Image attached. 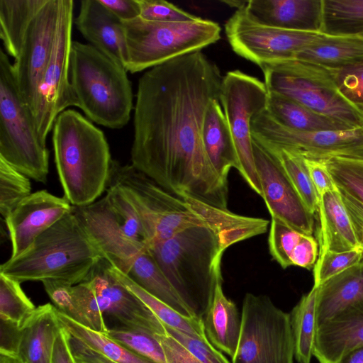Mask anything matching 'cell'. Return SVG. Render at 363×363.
<instances>
[{
  "instance_id": "obj_1",
  "label": "cell",
  "mask_w": 363,
  "mask_h": 363,
  "mask_svg": "<svg viewBox=\"0 0 363 363\" xmlns=\"http://www.w3.org/2000/svg\"><path fill=\"white\" fill-rule=\"evenodd\" d=\"M223 77L201 51L146 71L139 79L131 165L165 190L227 208L228 184L205 150L202 130Z\"/></svg>"
},
{
  "instance_id": "obj_2",
  "label": "cell",
  "mask_w": 363,
  "mask_h": 363,
  "mask_svg": "<svg viewBox=\"0 0 363 363\" xmlns=\"http://www.w3.org/2000/svg\"><path fill=\"white\" fill-rule=\"evenodd\" d=\"M242 240L234 234L196 226L153 243L149 250L194 317L203 320L222 283V256Z\"/></svg>"
},
{
  "instance_id": "obj_3",
  "label": "cell",
  "mask_w": 363,
  "mask_h": 363,
  "mask_svg": "<svg viewBox=\"0 0 363 363\" xmlns=\"http://www.w3.org/2000/svg\"><path fill=\"white\" fill-rule=\"evenodd\" d=\"M52 130L64 197L74 207L96 201L108 187L113 162L104 133L71 108L59 114Z\"/></svg>"
},
{
  "instance_id": "obj_4",
  "label": "cell",
  "mask_w": 363,
  "mask_h": 363,
  "mask_svg": "<svg viewBox=\"0 0 363 363\" xmlns=\"http://www.w3.org/2000/svg\"><path fill=\"white\" fill-rule=\"evenodd\" d=\"M103 255L72 211L0 267L19 282L84 281Z\"/></svg>"
},
{
  "instance_id": "obj_5",
  "label": "cell",
  "mask_w": 363,
  "mask_h": 363,
  "mask_svg": "<svg viewBox=\"0 0 363 363\" xmlns=\"http://www.w3.org/2000/svg\"><path fill=\"white\" fill-rule=\"evenodd\" d=\"M124 66L90 44L72 43L69 78L79 107L94 123L111 129L127 125L133 108L131 83Z\"/></svg>"
},
{
  "instance_id": "obj_6",
  "label": "cell",
  "mask_w": 363,
  "mask_h": 363,
  "mask_svg": "<svg viewBox=\"0 0 363 363\" xmlns=\"http://www.w3.org/2000/svg\"><path fill=\"white\" fill-rule=\"evenodd\" d=\"M72 211L103 257L128 274L135 259L151 242L136 211L121 190L108 184L100 199Z\"/></svg>"
},
{
  "instance_id": "obj_7",
  "label": "cell",
  "mask_w": 363,
  "mask_h": 363,
  "mask_svg": "<svg viewBox=\"0 0 363 363\" xmlns=\"http://www.w3.org/2000/svg\"><path fill=\"white\" fill-rule=\"evenodd\" d=\"M125 69L134 74L190 54L220 38V26L200 17L182 23H160L140 17L124 21Z\"/></svg>"
},
{
  "instance_id": "obj_8",
  "label": "cell",
  "mask_w": 363,
  "mask_h": 363,
  "mask_svg": "<svg viewBox=\"0 0 363 363\" xmlns=\"http://www.w3.org/2000/svg\"><path fill=\"white\" fill-rule=\"evenodd\" d=\"M259 67L268 91L290 98L351 128H363V111L340 93L328 69L295 58Z\"/></svg>"
},
{
  "instance_id": "obj_9",
  "label": "cell",
  "mask_w": 363,
  "mask_h": 363,
  "mask_svg": "<svg viewBox=\"0 0 363 363\" xmlns=\"http://www.w3.org/2000/svg\"><path fill=\"white\" fill-rule=\"evenodd\" d=\"M0 158L38 182L45 183L49 150L36 132L33 115L23 101L13 64L0 49Z\"/></svg>"
},
{
  "instance_id": "obj_10",
  "label": "cell",
  "mask_w": 363,
  "mask_h": 363,
  "mask_svg": "<svg viewBox=\"0 0 363 363\" xmlns=\"http://www.w3.org/2000/svg\"><path fill=\"white\" fill-rule=\"evenodd\" d=\"M290 314L267 295L245 294L241 331L232 363H294Z\"/></svg>"
},
{
  "instance_id": "obj_11",
  "label": "cell",
  "mask_w": 363,
  "mask_h": 363,
  "mask_svg": "<svg viewBox=\"0 0 363 363\" xmlns=\"http://www.w3.org/2000/svg\"><path fill=\"white\" fill-rule=\"evenodd\" d=\"M268 90L264 82L240 70L223 77L220 102L235 146L239 167L238 171L261 196L262 189L256 170L251 123L253 118L267 109Z\"/></svg>"
},
{
  "instance_id": "obj_12",
  "label": "cell",
  "mask_w": 363,
  "mask_h": 363,
  "mask_svg": "<svg viewBox=\"0 0 363 363\" xmlns=\"http://www.w3.org/2000/svg\"><path fill=\"white\" fill-rule=\"evenodd\" d=\"M73 9L72 0H60L52 51L32 110L36 132L45 145L59 114L69 106H75L69 78V56L73 42Z\"/></svg>"
},
{
  "instance_id": "obj_13",
  "label": "cell",
  "mask_w": 363,
  "mask_h": 363,
  "mask_svg": "<svg viewBox=\"0 0 363 363\" xmlns=\"http://www.w3.org/2000/svg\"><path fill=\"white\" fill-rule=\"evenodd\" d=\"M251 133L252 138L260 143L292 150L306 158L363 160V128L298 131L278 123L266 109L253 118Z\"/></svg>"
},
{
  "instance_id": "obj_14",
  "label": "cell",
  "mask_w": 363,
  "mask_h": 363,
  "mask_svg": "<svg viewBox=\"0 0 363 363\" xmlns=\"http://www.w3.org/2000/svg\"><path fill=\"white\" fill-rule=\"evenodd\" d=\"M225 31L233 50L259 67L294 58L322 33L286 30L259 23L248 16L245 6L236 9L229 18Z\"/></svg>"
},
{
  "instance_id": "obj_15",
  "label": "cell",
  "mask_w": 363,
  "mask_h": 363,
  "mask_svg": "<svg viewBox=\"0 0 363 363\" xmlns=\"http://www.w3.org/2000/svg\"><path fill=\"white\" fill-rule=\"evenodd\" d=\"M110 267L111 263L103 257L84 281L93 294L105 323L108 319L113 320V328H126L156 335L166 333L164 324L113 276Z\"/></svg>"
},
{
  "instance_id": "obj_16",
  "label": "cell",
  "mask_w": 363,
  "mask_h": 363,
  "mask_svg": "<svg viewBox=\"0 0 363 363\" xmlns=\"http://www.w3.org/2000/svg\"><path fill=\"white\" fill-rule=\"evenodd\" d=\"M60 0H47L30 22L13 70L19 94L32 113L56 33Z\"/></svg>"
},
{
  "instance_id": "obj_17",
  "label": "cell",
  "mask_w": 363,
  "mask_h": 363,
  "mask_svg": "<svg viewBox=\"0 0 363 363\" xmlns=\"http://www.w3.org/2000/svg\"><path fill=\"white\" fill-rule=\"evenodd\" d=\"M252 150L261 196L271 218L312 235L314 215L301 199L277 158L253 138Z\"/></svg>"
},
{
  "instance_id": "obj_18",
  "label": "cell",
  "mask_w": 363,
  "mask_h": 363,
  "mask_svg": "<svg viewBox=\"0 0 363 363\" xmlns=\"http://www.w3.org/2000/svg\"><path fill=\"white\" fill-rule=\"evenodd\" d=\"M72 208L65 197L55 196L46 190L35 191L26 197L5 218L12 247L11 257L22 253Z\"/></svg>"
},
{
  "instance_id": "obj_19",
  "label": "cell",
  "mask_w": 363,
  "mask_h": 363,
  "mask_svg": "<svg viewBox=\"0 0 363 363\" xmlns=\"http://www.w3.org/2000/svg\"><path fill=\"white\" fill-rule=\"evenodd\" d=\"M74 23L91 45L125 66L127 52L123 23L99 0L81 1Z\"/></svg>"
},
{
  "instance_id": "obj_20",
  "label": "cell",
  "mask_w": 363,
  "mask_h": 363,
  "mask_svg": "<svg viewBox=\"0 0 363 363\" xmlns=\"http://www.w3.org/2000/svg\"><path fill=\"white\" fill-rule=\"evenodd\" d=\"M245 9L252 20L263 25L321 33L322 0H250Z\"/></svg>"
},
{
  "instance_id": "obj_21",
  "label": "cell",
  "mask_w": 363,
  "mask_h": 363,
  "mask_svg": "<svg viewBox=\"0 0 363 363\" xmlns=\"http://www.w3.org/2000/svg\"><path fill=\"white\" fill-rule=\"evenodd\" d=\"M363 345V302L342 311L317 327L313 355L320 363H336Z\"/></svg>"
},
{
  "instance_id": "obj_22",
  "label": "cell",
  "mask_w": 363,
  "mask_h": 363,
  "mask_svg": "<svg viewBox=\"0 0 363 363\" xmlns=\"http://www.w3.org/2000/svg\"><path fill=\"white\" fill-rule=\"evenodd\" d=\"M18 356L23 363H51L62 327L57 310L50 303L35 308L22 325Z\"/></svg>"
},
{
  "instance_id": "obj_23",
  "label": "cell",
  "mask_w": 363,
  "mask_h": 363,
  "mask_svg": "<svg viewBox=\"0 0 363 363\" xmlns=\"http://www.w3.org/2000/svg\"><path fill=\"white\" fill-rule=\"evenodd\" d=\"M363 302V262L353 266L318 286L317 327L347 308Z\"/></svg>"
},
{
  "instance_id": "obj_24",
  "label": "cell",
  "mask_w": 363,
  "mask_h": 363,
  "mask_svg": "<svg viewBox=\"0 0 363 363\" xmlns=\"http://www.w3.org/2000/svg\"><path fill=\"white\" fill-rule=\"evenodd\" d=\"M320 250L336 252L359 248L339 190L324 194L319 199Z\"/></svg>"
},
{
  "instance_id": "obj_25",
  "label": "cell",
  "mask_w": 363,
  "mask_h": 363,
  "mask_svg": "<svg viewBox=\"0 0 363 363\" xmlns=\"http://www.w3.org/2000/svg\"><path fill=\"white\" fill-rule=\"evenodd\" d=\"M202 139L207 155L224 179L232 168L238 169V155L220 100H212L204 116Z\"/></svg>"
},
{
  "instance_id": "obj_26",
  "label": "cell",
  "mask_w": 363,
  "mask_h": 363,
  "mask_svg": "<svg viewBox=\"0 0 363 363\" xmlns=\"http://www.w3.org/2000/svg\"><path fill=\"white\" fill-rule=\"evenodd\" d=\"M294 58L330 69L361 65H363V37L322 33L315 42L298 52Z\"/></svg>"
},
{
  "instance_id": "obj_27",
  "label": "cell",
  "mask_w": 363,
  "mask_h": 363,
  "mask_svg": "<svg viewBox=\"0 0 363 363\" xmlns=\"http://www.w3.org/2000/svg\"><path fill=\"white\" fill-rule=\"evenodd\" d=\"M203 321L209 342L232 359L239 342L241 318L236 305L224 294L222 283L217 285L212 303Z\"/></svg>"
},
{
  "instance_id": "obj_28",
  "label": "cell",
  "mask_w": 363,
  "mask_h": 363,
  "mask_svg": "<svg viewBox=\"0 0 363 363\" xmlns=\"http://www.w3.org/2000/svg\"><path fill=\"white\" fill-rule=\"evenodd\" d=\"M267 111L278 123L294 130L313 132L352 129L274 91H268Z\"/></svg>"
},
{
  "instance_id": "obj_29",
  "label": "cell",
  "mask_w": 363,
  "mask_h": 363,
  "mask_svg": "<svg viewBox=\"0 0 363 363\" xmlns=\"http://www.w3.org/2000/svg\"><path fill=\"white\" fill-rule=\"evenodd\" d=\"M127 275L147 293L179 313L188 318L194 317L163 274L149 249L135 259Z\"/></svg>"
},
{
  "instance_id": "obj_30",
  "label": "cell",
  "mask_w": 363,
  "mask_h": 363,
  "mask_svg": "<svg viewBox=\"0 0 363 363\" xmlns=\"http://www.w3.org/2000/svg\"><path fill=\"white\" fill-rule=\"evenodd\" d=\"M47 0H0V38L7 55L16 59L28 26Z\"/></svg>"
},
{
  "instance_id": "obj_31",
  "label": "cell",
  "mask_w": 363,
  "mask_h": 363,
  "mask_svg": "<svg viewBox=\"0 0 363 363\" xmlns=\"http://www.w3.org/2000/svg\"><path fill=\"white\" fill-rule=\"evenodd\" d=\"M110 269L113 276L128 290L138 297L164 325L187 333L195 337L208 339L205 333L203 320L182 315L164 302L147 293L134 282L126 274L121 272L111 264Z\"/></svg>"
},
{
  "instance_id": "obj_32",
  "label": "cell",
  "mask_w": 363,
  "mask_h": 363,
  "mask_svg": "<svg viewBox=\"0 0 363 363\" xmlns=\"http://www.w3.org/2000/svg\"><path fill=\"white\" fill-rule=\"evenodd\" d=\"M318 287L304 294L293 308L291 325L294 340V357L299 363H311L313 355L316 322Z\"/></svg>"
},
{
  "instance_id": "obj_33",
  "label": "cell",
  "mask_w": 363,
  "mask_h": 363,
  "mask_svg": "<svg viewBox=\"0 0 363 363\" xmlns=\"http://www.w3.org/2000/svg\"><path fill=\"white\" fill-rule=\"evenodd\" d=\"M57 317L61 327L67 333L113 362L116 363H156L128 350L108 337L106 333L94 330L74 322L58 310Z\"/></svg>"
},
{
  "instance_id": "obj_34",
  "label": "cell",
  "mask_w": 363,
  "mask_h": 363,
  "mask_svg": "<svg viewBox=\"0 0 363 363\" xmlns=\"http://www.w3.org/2000/svg\"><path fill=\"white\" fill-rule=\"evenodd\" d=\"M321 33L333 35L363 34V0H322Z\"/></svg>"
},
{
  "instance_id": "obj_35",
  "label": "cell",
  "mask_w": 363,
  "mask_h": 363,
  "mask_svg": "<svg viewBox=\"0 0 363 363\" xmlns=\"http://www.w3.org/2000/svg\"><path fill=\"white\" fill-rule=\"evenodd\" d=\"M259 143L277 158L301 199L308 209L315 215L318 209L319 198L312 182L304 157L290 149Z\"/></svg>"
},
{
  "instance_id": "obj_36",
  "label": "cell",
  "mask_w": 363,
  "mask_h": 363,
  "mask_svg": "<svg viewBox=\"0 0 363 363\" xmlns=\"http://www.w3.org/2000/svg\"><path fill=\"white\" fill-rule=\"evenodd\" d=\"M35 308L22 289L21 282L0 273V317L22 326Z\"/></svg>"
},
{
  "instance_id": "obj_37",
  "label": "cell",
  "mask_w": 363,
  "mask_h": 363,
  "mask_svg": "<svg viewBox=\"0 0 363 363\" xmlns=\"http://www.w3.org/2000/svg\"><path fill=\"white\" fill-rule=\"evenodd\" d=\"M107 335L131 352L156 363H167L158 335L126 328L108 329Z\"/></svg>"
},
{
  "instance_id": "obj_38",
  "label": "cell",
  "mask_w": 363,
  "mask_h": 363,
  "mask_svg": "<svg viewBox=\"0 0 363 363\" xmlns=\"http://www.w3.org/2000/svg\"><path fill=\"white\" fill-rule=\"evenodd\" d=\"M30 178L0 158V213L4 219L30 195Z\"/></svg>"
},
{
  "instance_id": "obj_39",
  "label": "cell",
  "mask_w": 363,
  "mask_h": 363,
  "mask_svg": "<svg viewBox=\"0 0 363 363\" xmlns=\"http://www.w3.org/2000/svg\"><path fill=\"white\" fill-rule=\"evenodd\" d=\"M323 162L337 189L363 204V160L333 157Z\"/></svg>"
},
{
  "instance_id": "obj_40",
  "label": "cell",
  "mask_w": 363,
  "mask_h": 363,
  "mask_svg": "<svg viewBox=\"0 0 363 363\" xmlns=\"http://www.w3.org/2000/svg\"><path fill=\"white\" fill-rule=\"evenodd\" d=\"M55 307L74 322L91 329V325L75 292L74 285L57 281L42 282Z\"/></svg>"
},
{
  "instance_id": "obj_41",
  "label": "cell",
  "mask_w": 363,
  "mask_h": 363,
  "mask_svg": "<svg viewBox=\"0 0 363 363\" xmlns=\"http://www.w3.org/2000/svg\"><path fill=\"white\" fill-rule=\"evenodd\" d=\"M303 235L279 220L271 219L268 237L269 250L283 269L291 266V256Z\"/></svg>"
},
{
  "instance_id": "obj_42",
  "label": "cell",
  "mask_w": 363,
  "mask_h": 363,
  "mask_svg": "<svg viewBox=\"0 0 363 363\" xmlns=\"http://www.w3.org/2000/svg\"><path fill=\"white\" fill-rule=\"evenodd\" d=\"M363 262V251L360 248L336 252H319L314 266V286L318 287L327 280Z\"/></svg>"
},
{
  "instance_id": "obj_43",
  "label": "cell",
  "mask_w": 363,
  "mask_h": 363,
  "mask_svg": "<svg viewBox=\"0 0 363 363\" xmlns=\"http://www.w3.org/2000/svg\"><path fill=\"white\" fill-rule=\"evenodd\" d=\"M139 17L145 21L160 23H182L196 21L192 15L175 5L163 0H137Z\"/></svg>"
},
{
  "instance_id": "obj_44",
  "label": "cell",
  "mask_w": 363,
  "mask_h": 363,
  "mask_svg": "<svg viewBox=\"0 0 363 363\" xmlns=\"http://www.w3.org/2000/svg\"><path fill=\"white\" fill-rule=\"evenodd\" d=\"M164 328L167 333L174 337L201 362L230 363L220 352L213 346L208 339L195 337L167 325H164Z\"/></svg>"
},
{
  "instance_id": "obj_45",
  "label": "cell",
  "mask_w": 363,
  "mask_h": 363,
  "mask_svg": "<svg viewBox=\"0 0 363 363\" xmlns=\"http://www.w3.org/2000/svg\"><path fill=\"white\" fill-rule=\"evenodd\" d=\"M328 69L340 93L363 111V65L342 69Z\"/></svg>"
},
{
  "instance_id": "obj_46",
  "label": "cell",
  "mask_w": 363,
  "mask_h": 363,
  "mask_svg": "<svg viewBox=\"0 0 363 363\" xmlns=\"http://www.w3.org/2000/svg\"><path fill=\"white\" fill-rule=\"evenodd\" d=\"M304 159L319 199L324 194L338 189L323 160Z\"/></svg>"
},
{
  "instance_id": "obj_47",
  "label": "cell",
  "mask_w": 363,
  "mask_h": 363,
  "mask_svg": "<svg viewBox=\"0 0 363 363\" xmlns=\"http://www.w3.org/2000/svg\"><path fill=\"white\" fill-rule=\"evenodd\" d=\"M318 255L317 240L313 235L304 234L291 256V266L311 269L315 266Z\"/></svg>"
},
{
  "instance_id": "obj_48",
  "label": "cell",
  "mask_w": 363,
  "mask_h": 363,
  "mask_svg": "<svg viewBox=\"0 0 363 363\" xmlns=\"http://www.w3.org/2000/svg\"><path fill=\"white\" fill-rule=\"evenodd\" d=\"M22 333L18 323L0 317V352L18 355Z\"/></svg>"
},
{
  "instance_id": "obj_49",
  "label": "cell",
  "mask_w": 363,
  "mask_h": 363,
  "mask_svg": "<svg viewBox=\"0 0 363 363\" xmlns=\"http://www.w3.org/2000/svg\"><path fill=\"white\" fill-rule=\"evenodd\" d=\"M167 363H203L168 333L158 335Z\"/></svg>"
},
{
  "instance_id": "obj_50",
  "label": "cell",
  "mask_w": 363,
  "mask_h": 363,
  "mask_svg": "<svg viewBox=\"0 0 363 363\" xmlns=\"http://www.w3.org/2000/svg\"><path fill=\"white\" fill-rule=\"evenodd\" d=\"M338 190L351 220L359 247L363 251V204L344 191Z\"/></svg>"
},
{
  "instance_id": "obj_51",
  "label": "cell",
  "mask_w": 363,
  "mask_h": 363,
  "mask_svg": "<svg viewBox=\"0 0 363 363\" xmlns=\"http://www.w3.org/2000/svg\"><path fill=\"white\" fill-rule=\"evenodd\" d=\"M68 344L75 363H116L94 350L67 333Z\"/></svg>"
},
{
  "instance_id": "obj_52",
  "label": "cell",
  "mask_w": 363,
  "mask_h": 363,
  "mask_svg": "<svg viewBox=\"0 0 363 363\" xmlns=\"http://www.w3.org/2000/svg\"><path fill=\"white\" fill-rule=\"evenodd\" d=\"M113 15L122 22L133 20L140 16L137 0H99Z\"/></svg>"
},
{
  "instance_id": "obj_53",
  "label": "cell",
  "mask_w": 363,
  "mask_h": 363,
  "mask_svg": "<svg viewBox=\"0 0 363 363\" xmlns=\"http://www.w3.org/2000/svg\"><path fill=\"white\" fill-rule=\"evenodd\" d=\"M67 336V333L62 328L55 344L51 363H75L69 347Z\"/></svg>"
},
{
  "instance_id": "obj_54",
  "label": "cell",
  "mask_w": 363,
  "mask_h": 363,
  "mask_svg": "<svg viewBox=\"0 0 363 363\" xmlns=\"http://www.w3.org/2000/svg\"><path fill=\"white\" fill-rule=\"evenodd\" d=\"M336 363H363V345L351 350Z\"/></svg>"
},
{
  "instance_id": "obj_55",
  "label": "cell",
  "mask_w": 363,
  "mask_h": 363,
  "mask_svg": "<svg viewBox=\"0 0 363 363\" xmlns=\"http://www.w3.org/2000/svg\"><path fill=\"white\" fill-rule=\"evenodd\" d=\"M0 363H23L17 354L0 352Z\"/></svg>"
},
{
  "instance_id": "obj_56",
  "label": "cell",
  "mask_w": 363,
  "mask_h": 363,
  "mask_svg": "<svg viewBox=\"0 0 363 363\" xmlns=\"http://www.w3.org/2000/svg\"><path fill=\"white\" fill-rule=\"evenodd\" d=\"M247 1H233V0H228V1H222V2L228 4L230 7L236 8L237 9H240L247 4Z\"/></svg>"
},
{
  "instance_id": "obj_57",
  "label": "cell",
  "mask_w": 363,
  "mask_h": 363,
  "mask_svg": "<svg viewBox=\"0 0 363 363\" xmlns=\"http://www.w3.org/2000/svg\"><path fill=\"white\" fill-rule=\"evenodd\" d=\"M360 35L363 37V34H362V35Z\"/></svg>"
}]
</instances>
